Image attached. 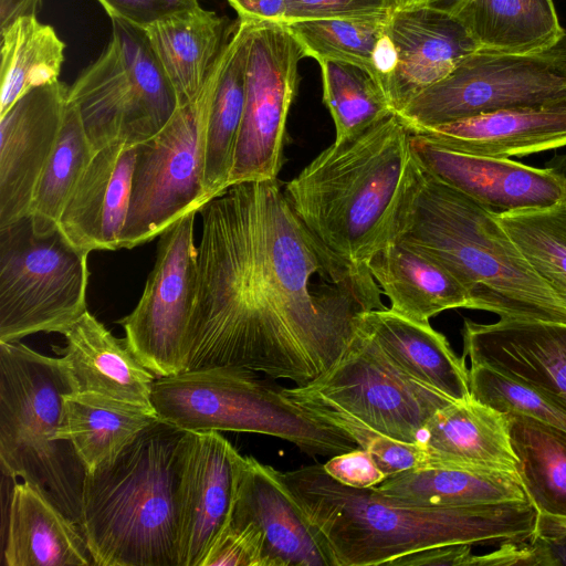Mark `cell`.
Masks as SVG:
<instances>
[{
    "label": "cell",
    "mask_w": 566,
    "mask_h": 566,
    "mask_svg": "<svg viewBox=\"0 0 566 566\" xmlns=\"http://www.w3.org/2000/svg\"><path fill=\"white\" fill-rule=\"evenodd\" d=\"M193 432L161 420L87 472L81 528L96 566H178L180 481Z\"/></svg>",
    "instance_id": "cell-5"
},
{
    "label": "cell",
    "mask_w": 566,
    "mask_h": 566,
    "mask_svg": "<svg viewBox=\"0 0 566 566\" xmlns=\"http://www.w3.org/2000/svg\"><path fill=\"white\" fill-rule=\"evenodd\" d=\"M201 566H264L261 532L250 523H230L213 542Z\"/></svg>",
    "instance_id": "cell-40"
},
{
    "label": "cell",
    "mask_w": 566,
    "mask_h": 566,
    "mask_svg": "<svg viewBox=\"0 0 566 566\" xmlns=\"http://www.w3.org/2000/svg\"><path fill=\"white\" fill-rule=\"evenodd\" d=\"M74 387L61 358L20 340L0 342L2 471L35 488L74 523H82L86 469L65 437L64 397Z\"/></svg>",
    "instance_id": "cell-6"
},
{
    "label": "cell",
    "mask_w": 566,
    "mask_h": 566,
    "mask_svg": "<svg viewBox=\"0 0 566 566\" xmlns=\"http://www.w3.org/2000/svg\"><path fill=\"white\" fill-rule=\"evenodd\" d=\"M397 9L396 0H289L287 20H386Z\"/></svg>",
    "instance_id": "cell-41"
},
{
    "label": "cell",
    "mask_w": 566,
    "mask_h": 566,
    "mask_svg": "<svg viewBox=\"0 0 566 566\" xmlns=\"http://www.w3.org/2000/svg\"><path fill=\"white\" fill-rule=\"evenodd\" d=\"M197 212L159 235L155 265L136 307L120 318L129 347L156 377L186 371L198 285Z\"/></svg>",
    "instance_id": "cell-14"
},
{
    "label": "cell",
    "mask_w": 566,
    "mask_h": 566,
    "mask_svg": "<svg viewBox=\"0 0 566 566\" xmlns=\"http://www.w3.org/2000/svg\"><path fill=\"white\" fill-rule=\"evenodd\" d=\"M447 11L465 27L479 50H542L566 32L553 0H457Z\"/></svg>",
    "instance_id": "cell-31"
},
{
    "label": "cell",
    "mask_w": 566,
    "mask_h": 566,
    "mask_svg": "<svg viewBox=\"0 0 566 566\" xmlns=\"http://www.w3.org/2000/svg\"><path fill=\"white\" fill-rule=\"evenodd\" d=\"M410 145L424 170L496 214L566 198V181L547 167L458 151L411 132Z\"/></svg>",
    "instance_id": "cell-15"
},
{
    "label": "cell",
    "mask_w": 566,
    "mask_h": 566,
    "mask_svg": "<svg viewBox=\"0 0 566 566\" xmlns=\"http://www.w3.org/2000/svg\"><path fill=\"white\" fill-rule=\"evenodd\" d=\"M151 405L159 420L191 432L272 436L311 457L331 458L359 448L344 430L247 368L210 367L158 377Z\"/></svg>",
    "instance_id": "cell-7"
},
{
    "label": "cell",
    "mask_w": 566,
    "mask_h": 566,
    "mask_svg": "<svg viewBox=\"0 0 566 566\" xmlns=\"http://www.w3.org/2000/svg\"><path fill=\"white\" fill-rule=\"evenodd\" d=\"M234 9L239 19L253 23H285L289 12V0H227Z\"/></svg>",
    "instance_id": "cell-47"
},
{
    "label": "cell",
    "mask_w": 566,
    "mask_h": 566,
    "mask_svg": "<svg viewBox=\"0 0 566 566\" xmlns=\"http://www.w3.org/2000/svg\"><path fill=\"white\" fill-rule=\"evenodd\" d=\"M387 20L314 19L285 25L306 56L318 63H352L368 70L377 78V57L386 35Z\"/></svg>",
    "instance_id": "cell-38"
},
{
    "label": "cell",
    "mask_w": 566,
    "mask_h": 566,
    "mask_svg": "<svg viewBox=\"0 0 566 566\" xmlns=\"http://www.w3.org/2000/svg\"><path fill=\"white\" fill-rule=\"evenodd\" d=\"M3 560L6 566L94 565L80 525L24 481L12 488Z\"/></svg>",
    "instance_id": "cell-26"
},
{
    "label": "cell",
    "mask_w": 566,
    "mask_h": 566,
    "mask_svg": "<svg viewBox=\"0 0 566 566\" xmlns=\"http://www.w3.org/2000/svg\"><path fill=\"white\" fill-rule=\"evenodd\" d=\"M136 146L113 144L94 153L59 219L76 247L118 250L128 216Z\"/></svg>",
    "instance_id": "cell-21"
},
{
    "label": "cell",
    "mask_w": 566,
    "mask_h": 566,
    "mask_svg": "<svg viewBox=\"0 0 566 566\" xmlns=\"http://www.w3.org/2000/svg\"><path fill=\"white\" fill-rule=\"evenodd\" d=\"M367 266L390 310L417 322L429 323L451 308H470L463 286L441 264L415 248L389 241L368 261Z\"/></svg>",
    "instance_id": "cell-29"
},
{
    "label": "cell",
    "mask_w": 566,
    "mask_h": 566,
    "mask_svg": "<svg viewBox=\"0 0 566 566\" xmlns=\"http://www.w3.org/2000/svg\"><path fill=\"white\" fill-rule=\"evenodd\" d=\"M42 0H0V30L21 17H36Z\"/></svg>",
    "instance_id": "cell-49"
},
{
    "label": "cell",
    "mask_w": 566,
    "mask_h": 566,
    "mask_svg": "<svg viewBox=\"0 0 566 566\" xmlns=\"http://www.w3.org/2000/svg\"><path fill=\"white\" fill-rule=\"evenodd\" d=\"M303 57L306 55L301 44L285 24L252 23L245 101L230 186L277 179Z\"/></svg>",
    "instance_id": "cell-13"
},
{
    "label": "cell",
    "mask_w": 566,
    "mask_h": 566,
    "mask_svg": "<svg viewBox=\"0 0 566 566\" xmlns=\"http://www.w3.org/2000/svg\"><path fill=\"white\" fill-rule=\"evenodd\" d=\"M536 548L537 566L566 565V534L532 538Z\"/></svg>",
    "instance_id": "cell-48"
},
{
    "label": "cell",
    "mask_w": 566,
    "mask_h": 566,
    "mask_svg": "<svg viewBox=\"0 0 566 566\" xmlns=\"http://www.w3.org/2000/svg\"><path fill=\"white\" fill-rule=\"evenodd\" d=\"M69 87H35L0 116V229L30 212L34 190L55 145Z\"/></svg>",
    "instance_id": "cell-16"
},
{
    "label": "cell",
    "mask_w": 566,
    "mask_h": 566,
    "mask_svg": "<svg viewBox=\"0 0 566 566\" xmlns=\"http://www.w3.org/2000/svg\"><path fill=\"white\" fill-rule=\"evenodd\" d=\"M111 23L107 46L67 90L94 151L147 142L178 107L144 29L116 18Z\"/></svg>",
    "instance_id": "cell-9"
},
{
    "label": "cell",
    "mask_w": 566,
    "mask_h": 566,
    "mask_svg": "<svg viewBox=\"0 0 566 566\" xmlns=\"http://www.w3.org/2000/svg\"><path fill=\"white\" fill-rule=\"evenodd\" d=\"M417 443L426 451V467L517 473L506 413L472 396L438 410Z\"/></svg>",
    "instance_id": "cell-24"
},
{
    "label": "cell",
    "mask_w": 566,
    "mask_h": 566,
    "mask_svg": "<svg viewBox=\"0 0 566 566\" xmlns=\"http://www.w3.org/2000/svg\"><path fill=\"white\" fill-rule=\"evenodd\" d=\"M463 356L566 399V324L500 318L464 321Z\"/></svg>",
    "instance_id": "cell-20"
},
{
    "label": "cell",
    "mask_w": 566,
    "mask_h": 566,
    "mask_svg": "<svg viewBox=\"0 0 566 566\" xmlns=\"http://www.w3.org/2000/svg\"><path fill=\"white\" fill-rule=\"evenodd\" d=\"M234 27L235 22L229 25L214 11L198 7L144 29L178 106L200 94Z\"/></svg>",
    "instance_id": "cell-27"
},
{
    "label": "cell",
    "mask_w": 566,
    "mask_h": 566,
    "mask_svg": "<svg viewBox=\"0 0 566 566\" xmlns=\"http://www.w3.org/2000/svg\"><path fill=\"white\" fill-rule=\"evenodd\" d=\"M282 391L336 427L358 423L407 442H418L429 419L457 401L399 369L360 323L347 350L326 373Z\"/></svg>",
    "instance_id": "cell-8"
},
{
    "label": "cell",
    "mask_w": 566,
    "mask_h": 566,
    "mask_svg": "<svg viewBox=\"0 0 566 566\" xmlns=\"http://www.w3.org/2000/svg\"><path fill=\"white\" fill-rule=\"evenodd\" d=\"M470 565H530L537 566L536 548L533 539L510 541L499 544V547L483 555H472Z\"/></svg>",
    "instance_id": "cell-46"
},
{
    "label": "cell",
    "mask_w": 566,
    "mask_h": 566,
    "mask_svg": "<svg viewBox=\"0 0 566 566\" xmlns=\"http://www.w3.org/2000/svg\"><path fill=\"white\" fill-rule=\"evenodd\" d=\"M62 335L54 348L71 377L74 392H95L150 410L156 375L138 359L125 338L115 337L88 311Z\"/></svg>",
    "instance_id": "cell-23"
},
{
    "label": "cell",
    "mask_w": 566,
    "mask_h": 566,
    "mask_svg": "<svg viewBox=\"0 0 566 566\" xmlns=\"http://www.w3.org/2000/svg\"><path fill=\"white\" fill-rule=\"evenodd\" d=\"M394 66L384 91L395 113L479 50L465 27L434 7L397 8L386 22Z\"/></svg>",
    "instance_id": "cell-19"
},
{
    "label": "cell",
    "mask_w": 566,
    "mask_h": 566,
    "mask_svg": "<svg viewBox=\"0 0 566 566\" xmlns=\"http://www.w3.org/2000/svg\"><path fill=\"white\" fill-rule=\"evenodd\" d=\"M223 54L224 49L200 94L178 106L158 134L136 146L120 249L154 240L185 216L200 212L210 201L203 182L206 135Z\"/></svg>",
    "instance_id": "cell-11"
},
{
    "label": "cell",
    "mask_w": 566,
    "mask_h": 566,
    "mask_svg": "<svg viewBox=\"0 0 566 566\" xmlns=\"http://www.w3.org/2000/svg\"><path fill=\"white\" fill-rule=\"evenodd\" d=\"M517 474L536 511L534 537L566 534V431L520 413H506Z\"/></svg>",
    "instance_id": "cell-28"
},
{
    "label": "cell",
    "mask_w": 566,
    "mask_h": 566,
    "mask_svg": "<svg viewBox=\"0 0 566 566\" xmlns=\"http://www.w3.org/2000/svg\"><path fill=\"white\" fill-rule=\"evenodd\" d=\"M545 167L552 169L566 181V153L555 154L546 161Z\"/></svg>",
    "instance_id": "cell-51"
},
{
    "label": "cell",
    "mask_w": 566,
    "mask_h": 566,
    "mask_svg": "<svg viewBox=\"0 0 566 566\" xmlns=\"http://www.w3.org/2000/svg\"><path fill=\"white\" fill-rule=\"evenodd\" d=\"M409 130L467 154L524 157L566 147V97Z\"/></svg>",
    "instance_id": "cell-22"
},
{
    "label": "cell",
    "mask_w": 566,
    "mask_h": 566,
    "mask_svg": "<svg viewBox=\"0 0 566 566\" xmlns=\"http://www.w3.org/2000/svg\"><path fill=\"white\" fill-rule=\"evenodd\" d=\"M397 8L434 7L447 10L457 0H396Z\"/></svg>",
    "instance_id": "cell-50"
},
{
    "label": "cell",
    "mask_w": 566,
    "mask_h": 566,
    "mask_svg": "<svg viewBox=\"0 0 566 566\" xmlns=\"http://www.w3.org/2000/svg\"><path fill=\"white\" fill-rule=\"evenodd\" d=\"M60 227L39 230L32 218L0 229V342L62 334L87 310V258Z\"/></svg>",
    "instance_id": "cell-10"
},
{
    "label": "cell",
    "mask_w": 566,
    "mask_h": 566,
    "mask_svg": "<svg viewBox=\"0 0 566 566\" xmlns=\"http://www.w3.org/2000/svg\"><path fill=\"white\" fill-rule=\"evenodd\" d=\"M472 544L439 545L415 551L391 560L389 566H467Z\"/></svg>",
    "instance_id": "cell-45"
},
{
    "label": "cell",
    "mask_w": 566,
    "mask_h": 566,
    "mask_svg": "<svg viewBox=\"0 0 566 566\" xmlns=\"http://www.w3.org/2000/svg\"><path fill=\"white\" fill-rule=\"evenodd\" d=\"M65 43L36 17H21L1 31L0 116L24 94L59 81Z\"/></svg>",
    "instance_id": "cell-34"
},
{
    "label": "cell",
    "mask_w": 566,
    "mask_h": 566,
    "mask_svg": "<svg viewBox=\"0 0 566 566\" xmlns=\"http://www.w3.org/2000/svg\"><path fill=\"white\" fill-rule=\"evenodd\" d=\"M232 524L254 525L264 541V566H336L280 471L241 455Z\"/></svg>",
    "instance_id": "cell-17"
},
{
    "label": "cell",
    "mask_w": 566,
    "mask_h": 566,
    "mask_svg": "<svg viewBox=\"0 0 566 566\" xmlns=\"http://www.w3.org/2000/svg\"><path fill=\"white\" fill-rule=\"evenodd\" d=\"M417 166L410 130L397 113L334 142L284 185L293 210L333 252L357 265L390 241Z\"/></svg>",
    "instance_id": "cell-4"
},
{
    "label": "cell",
    "mask_w": 566,
    "mask_h": 566,
    "mask_svg": "<svg viewBox=\"0 0 566 566\" xmlns=\"http://www.w3.org/2000/svg\"><path fill=\"white\" fill-rule=\"evenodd\" d=\"M241 455L219 431L193 432L180 481L178 566H201L230 524Z\"/></svg>",
    "instance_id": "cell-18"
},
{
    "label": "cell",
    "mask_w": 566,
    "mask_h": 566,
    "mask_svg": "<svg viewBox=\"0 0 566 566\" xmlns=\"http://www.w3.org/2000/svg\"><path fill=\"white\" fill-rule=\"evenodd\" d=\"M297 504L328 546L336 566L388 565L427 547L532 539L531 502L458 507L422 506L356 489L333 479L323 464L280 471Z\"/></svg>",
    "instance_id": "cell-2"
},
{
    "label": "cell",
    "mask_w": 566,
    "mask_h": 566,
    "mask_svg": "<svg viewBox=\"0 0 566 566\" xmlns=\"http://www.w3.org/2000/svg\"><path fill=\"white\" fill-rule=\"evenodd\" d=\"M365 450L371 454L386 479L427 465L426 451L417 442L401 441L376 432Z\"/></svg>",
    "instance_id": "cell-43"
},
{
    "label": "cell",
    "mask_w": 566,
    "mask_h": 566,
    "mask_svg": "<svg viewBox=\"0 0 566 566\" xmlns=\"http://www.w3.org/2000/svg\"><path fill=\"white\" fill-rule=\"evenodd\" d=\"M496 217L536 273L566 303V198Z\"/></svg>",
    "instance_id": "cell-37"
},
{
    "label": "cell",
    "mask_w": 566,
    "mask_h": 566,
    "mask_svg": "<svg viewBox=\"0 0 566 566\" xmlns=\"http://www.w3.org/2000/svg\"><path fill=\"white\" fill-rule=\"evenodd\" d=\"M566 97V32L528 52L476 50L398 113L409 129Z\"/></svg>",
    "instance_id": "cell-12"
},
{
    "label": "cell",
    "mask_w": 566,
    "mask_h": 566,
    "mask_svg": "<svg viewBox=\"0 0 566 566\" xmlns=\"http://www.w3.org/2000/svg\"><path fill=\"white\" fill-rule=\"evenodd\" d=\"M111 18L147 27L174 14L196 9L198 0H97Z\"/></svg>",
    "instance_id": "cell-42"
},
{
    "label": "cell",
    "mask_w": 566,
    "mask_h": 566,
    "mask_svg": "<svg viewBox=\"0 0 566 566\" xmlns=\"http://www.w3.org/2000/svg\"><path fill=\"white\" fill-rule=\"evenodd\" d=\"M187 370L241 367L304 386L386 308L367 265L327 248L279 179L230 186L200 210Z\"/></svg>",
    "instance_id": "cell-1"
},
{
    "label": "cell",
    "mask_w": 566,
    "mask_h": 566,
    "mask_svg": "<svg viewBox=\"0 0 566 566\" xmlns=\"http://www.w3.org/2000/svg\"><path fill=\"white\" fill-rule=\"evenodd\" d=\"M360 325L405 374L453 400L471 397L464 357L430 323L417 322L386 307L360 316Z\"/></svg>",
    "instance_id": "cell-25"
},
{
    "label": "cell",
    "mask_w": 566,
    "mask_h": 566,
    "mask_svg": "<svg viewBox=\"0 0 566 566\" xmlns=\"http://www.w3.org/2000/svg\"><path fill=\"white\" fill-rule=\"evenodd\" d=\"M64 411L65 437L86 473L114 459L159 420L154 410L88 391L66 394Z\"/></svg>",
    "instance_id": "cell-33"
},
{
    "label": "cell",
    "mask_w": 566,
    "mask_h": 566,
    "mask_svg": "<svg viewBox=\"0 0 566 566\" xmlns=\"http://www.w3.org/2000/svg\"><path fill=\"white\" fill-rule=\"evenodd\" d=\"M318 64L323 101L335 124V142L353 138L395 113L380 83L368 70L346 62Z\"/></svg>",
    "instance_id": "cell-36"
},
{
    "label": "cell",
    "mask_w": 566,
    "mask_h": 566,
    "mask_svg": "<svg viewBox=\"0 0 566 566\" xmlns=\"http://www.w3.org/2000/svg\"><path fill=\"white\" fill-rule=\"evenodd\" d=\"M323 468L339 483L356 489L375 488L386 480L371 454L361 448L331 457Z\"/></svg>",
    "instance_id": "cell-44"
},
{
    "label": "cell",
    "mask_w": 566,
    "mask_h": 566,
    "mask_svg": "<svg viewBox=\"0 0 566 566\" xmlns=\"http://www.w3.org/2000/svg\"><path fill=\"white\" fill-rule=\"evenodd\" d=\"M375 490L406 503L458 507L526 500L516 472L426 467L387 478Z\"/></svg>",
    "instance_id": "cell-32"
},
{
    "label": "cell",
    "mask_w": 566,
    "mask_h": 566,
    "mask_svg": "<svg viewBox=\"0 0 566 566\" xmlns=\"http://www.w3.org/2000/svg\"><path fill=\"white\" fill-rule=\"evenodd\" d=\"M252 23L239 19L224 48L206 135L205 190L210 201L230 187L234 154L243 115L247 60Z\"/></svg>",
    "instance_id": "cell-30"
},
{
    "label": "cell",
    "mask_w": 566,
    "mask_h": 566,
    "mask_svg": "<svg viewBox=\"0 0 566 566\" xmlns=\"http://www.w3.org/2000/svg\"><path fill=\"white\" fill-rule=\"evenodd\" d=\"M471 396L501 412L520 413L566 431V399L485 365L471 364Z\"/></svg>",
    "instance_id": "cell-39"
},
{
    "label": "cell",
    "mask_w": 566,
    "mask_h": 566,
    "mask_svg": "<svg viewBox=\"0 0 566 566\" xmlns=\"http://www.w3.org/2000/svg\"><path fill=\"white\" fill-rule=\"evenodd\" d=\"M94 153L77 109L67 101L55 145L30 207L29 214L36 229L59 226L61 213Z\"/></svg>",
    "instance_id": "cell-35"
},
{
    "label": "cell",
    "mask_w": 566,
    "mask_h": 566,
    "mask_svg": "<svg viewBox=\"0 0 566 566\" xmlns=\"http://www.w3.org/2000/svg\"><path fill=\"white\" fill-rule=\"evenodd\" d=\"M390 241L406 243L448 270L468 293L470 310L566 324V303L536 273L496 213L418 161Z\"/></svg>",
    "instance_id": "cell-3"
}]
</instances>
